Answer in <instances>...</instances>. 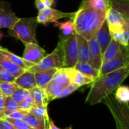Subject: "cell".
<instances>
[{
	"label": "cell",
	"mask_w": 129,
	"mask_h": 129,
	"mask_svg": "<svg viewBox=\"0 0 129 129\" xmlns=\"http://www.w3.org/2000/svg\"><path fill=\"white\" fill-rule=\"evenodd\" d=\"M129 76V68H124L98 77L92 83L85 103L97 104L111 95Z\"/></svg>",
	"instance_id": "obj_1"
},
{
	"label": "cell",
	"mask_w": 129,
	"mask_h": 129,
	"mask_svg": "<svg viewBox=\"0 0 129 129\" xmlns=\"http://www.w3.org/2000/svg\"><path fill=\"white\" fill-rule=\"evenodd\" d=\"M106 12L96 11L82 1L72 18L75 32L88 41L95 37L106 21Z\"/></svg>",
	"instance_id": "obj_2"
},
{
	"label": "cell",
	"mask_w": 129,
	"mask_h": 129,
	"mask_svg": "<svg viewBox=\"0 0 129 129\" xmlns=\"http://www.w3.org/2000/svg\"><path fill=\"white\" fill-rule=\"evenodd\" d=\"M38 22L36 17L19 18L15 25L9 29V34L20 40L24 45L28 43H38L36 38V30Z\"/></svg>",
	"instance_id": "obj_3"
},
{
	"label": "cell",
	"mask_w": 129,
	"mask_h": 129,
	"mask_svg": "<svg viewBox=\"0 0 129 129\" xmlns=\"http://www.w3.org/2000/svg\"><path fill=\"white\" fill-rule=\"evenodd\" d=\"M103 101L115 120L116 129H129V104L117 102L112 95Z\"/></svg>",
	"instance_id": "obj_4"
},
{
	"label": "cell",
	"mask_w": 129,
	"mask_h": 129,
	"mask_svg": "<svg viewBox=\"0 0 129 129\" xmlns=\"http://www.w3.org/2000/svg\"><path fill=\"white\" fill-rule=\"evenodd\" d=\"M59 43L63 53V68H74L78 62V42L76 33L68 37L60 36Z\"/></svg>",
	"instance_id": "obj_5"
},
{
	"label": "cell",
	"mask_w": 129,
	"mask_h": 129,
	"mask_svg": "<svg viewBox=\"0 0 129 129\" xmlns=\"http://www.w3.org/2000/svg\"><path fill=\"white\" fill-rule=\"evenodd\" d=\"M63 68V53L60 43L58 42L55 49L46 55L38 64L30 68L28 70L35 73L49 69H60Z\"/></svg>",
	"instance_id": "obj_6"
},
{
	"label": "cell",
	"mask_w": 129,
	"mask_h": 129,
	"mask_svg": "<svg viewBox=\"0 0 129 129\" xmlns=\"http://www.w3.org/2000/svg\"><path fill=\"white\" fill-rule=\"evenodd\" d=\"M129 67V46H121V49L118 55L112 59L103 63L100 69V76Z\"/></svg>",
	"instance_id": "obj_7"
},
{
	"label": "cell",
	"mask_w": 129,
	"mask_h": 129,
	"mask_svg": "<svg viewBox=\"0 0 129 129\" xmlns=\"http://www.w3.org/2000/svg\"><path fill=\"white\" fill-rule=\"evenodd\" d=\"M75 15V12H63L61 11L52 9L46 8L41 11H39L37 18L38 24H47L49 23H55L58 20L61 18H69L70 20H72Z\"/></svg>",
	"instance_id": "obj_8"
},
{
	"label": "cell",
	"mask_w": 129,
	"mask_h": 129,
	"mask_svg": "<svg viewBox=\"0 0 129 129\" xmlns=\"http://www.w3.org/2000/svg\"><path fill=\"white\" fill-rule=\"evenodd\" d=\"M106 22L107 24L110 35L112 36L123 32L125 18L115 9L110 8L106 12Z\"/></svg>",
	"instance_id": "obj_9"
},
{
	"label": "cell",
	"mask_w": 129,
	"mask_h": 129,
	"mask_svg": "<svg viewBox=\"0 0 129 129\" xmlns=\"http://www.w3.org/2000/svg\"><path fill=\"white\" fill-rule=\"evenodd\" d=\"M46 52L38 43H28L25 45L22 58L33 66L38 64L45 56Z\"/></svg>",
	"instance_id": "obj_10"
},
{
	"label": "cell",
	"mask_w": 129,
	"mask_h": 129,
	"mask_svg": "<svg viewBox=\"0 0 129 129\" xmlns=\"http://www.w3.org/2000/svg\"><path fill=\"white\" fill-rule=\"evenodd\" d=\"M18 19L9 3L0 1V28L11 29Z\"/></svg>",
	"instance_id": "obj_11"
},
{
	"label": "cell",
	"mask_w": 129,
	"mask_h": 129,
	"mask_svg": "<svg viewBox=\"0 0 129 129\" xmlns=\"http://www.w3.org/2000/svg\"><path fill=\"white\" fill-rule=\"evenodd\" d=\"M89 49H90V60L89 64L94 69L100 70L102 66V52L100 47L96 41L95 37L88 40Z\"/></svg>",
	"instance_id": "obj_12"
},
{
	"label": "cell",
	"mask_w": 129,
	"mask_h": 129,
	"mask_svg": "<svg viewBox=\"0 0 129 129\" xmlns=\"http://www.w3.org/2000/svg\"><path fill=\"white\" fill-rule=\"evenodd\" d=\"M66 71L69 78L71 84H72L78 89L84 85L92 84L95 81L94 79L84 76V75H82L81 72H79L74 68L66 69Z\"/></svg>",
	"instance_id": "obj_13"
},
{
	"label": "cell",
	"mask_w": 129,
	"mask_h": 129,
	"mask_svg": "<svg viewBox=\"0 0 129 129\" xmlns=\"http://www.w3.org/2000/svg\"><path fill=\"white\" fill-rule=\"evenodd\" d=\"M15 84L23 90H31L37 86L34 73L29 70L25 71L15 79Z\"/></svg>",
	"instance_id": "obj_14"
},
{
	"label": "cell",
	"mask_w": 129,
	"mask_h": 129,
	"mask_svg": "<svg viewBox=\"0 0 129 129\" xmlns=\"http://www.w3.org/2000/svg\"><path fill=\"white\" fill-rule=\"evenodd\" d=\"M95 37L96 39V41L100 47V49L103 54L112 40V37L110 35V33H109V28L106 21L103 23V24L96 32Z\"/></svg>",
	"instance_id": "obj_15"
},
{
	"label": "cell",
	"mask_w": 129,
	"mask_h": 129,
	"mask_svg": "<svg viewBox=\"0 0 129 129\" xmlns=\"http://www.w3.org/2000/svg\"><path fill=\"white\" fill-rule=\"evenodd\" d=\"M51 84L55 86L56 87L59 88L61 90L71 84L69 78L66 73V69H60L56 71L54 74L51 81L49 82Z\"/></svg>",
	"instance_id": "obj_16"
},
{
	"label": "cell",
	"mask_w": 129,
	"mask_h": 129,
	"mask_svg": "<svg viewBox=\"0 0 129 129\" xmlns=\"http://www.w3.org/2000/svg\"><path fill=\"white\" fill-rule=\"evenodd\" d=\"M78 42V61L89 62L90 49L88 41L77 34Z\"/></svg>",
	"instance_id": "obj_17"
},
{
	"label": "cell",
	"mask_w": 129,
	"mask_h": 129,
	"mask_svg": "<svg viewBox=\"0 0 129 129\" xmlns=\"http://www.w3.org/2000/svg\"><path fill=\"white\" fill-rule=\"evenodd\" d=\"M57 70L58 69H53L46 71L35 72L34 76H35L37 86L44 90L46 87V86L49 84V83L51 81L54 74L56 72Z\"/></svg>",
	"instance_id": "obj_18"
},
{
	"label": "cell",
	"mask_w": 129,
	"mask_h": 129,
	"mask_svg": "<svg viewBox=\"0 0 129 129\" xmlns=\"http://www.w3.org/2000/svg\"><path fill=\"white\" fill-rule=\"evenodd\" d=\"M0 52H1L3 55H5L7 58H9L11 61H12L14 64H15L16 66H18V67L21 68L22 69H24L25 71L28 70L30 68L34 66L32 64H30V63L25 61L22 58V57H19L18 55L14 54L13 52H10L7 49H5L3 47L0 46Z\"/></svg>",
	"instance_id": "obj_19"
},
{
	"label": "cell",
	"mask_w": 129,
	"mask_h": 129,
	"mask_svg": "<svg viewBox=\"0 0 129 129\" xmlns=\"http://www.w3.org/2000/svg\"><path fill=\"white\" fill-rule=\"evenodd\" d=\"M0 66L5 69L7 72H9L11 75H12L15 78L19 77L25 72V70L16 66L15 64L11 61L1 52H0Z\"/></svg>",
	"instance_id": "obj_20"
},
{
	"label": "cell",
	"mask_w": 129,
	"mask_h": 129,
	"mask_svg": "<svg viewBox=\"0 0 129 129\" xmlns=\"http://www.w3.org/2000/svg\"><path fill=\"white\" fill-rule=\"evenodd\" d=\"M74 69L81 72L84 76L94 80L100 77V70L94 69L89 64V62L78 61Z\"/></svg>",
	"instance_id": "obj_21"
},
{
	"label": "cell",
	"mask_w": 129,
	"mask_h": 129,
	"mask_svg": "<svg viewBox=\"0 0 129 129\" xmlns=\"http://www.w3.org/2000/svg\"><path fill=\"white\" fill-rule=\"evenodd\" d=\"M30 94L32 96L34 106H48L49 99L45 90L37 86L30 90Z\"/></svg>",
	"instance_id": "obj_22"
},
{
	"label": "cell",
	"mask_w": 129,
	"mask_h": 129,
	"mask_svg": "<svg viewBox=\"0 0 129 129\" xmlns=\"http://www.w3.org/2000/svg\"><path fill=\"white\" fill-rule=\"evenodd\" d=\"M121 49V46L118 43H117L115 40L112 39L109 45L108 46V47L106 48L105 52L103 53L102 62L105 63V62L112 59L113 58L116 57L118 55V54L120 52Z\"/></svg>",
	"instance_id": "obj_23"
},
{
	"label": "cell",
	"mask_w": 129,
	"mask_h": 129,
	"mask_svg": "<svg viewBox=\"0 0 129 129\" xmlns=\"http://www.w3.org/2000/svg\"><path fill=\"white\" fill-rule=\"evenodd\" d=\"M109 3L112 9L129 19V0H109Z\"/></svg>",
	"instance_id": "obj_24"
},
{
	"label": "cell",
	"mask_w": 129,
	"mask_h": 129,
	"mask_svg": "<svg viewBox=\"0 0 129 129\" xmlns=\"http://www.w3.org/2000/svg\"><path fill=\"white\" fill-rule=\"evenodd\" d=\"M24 120L26 122H27L29 125L32 127L34 129H48L49 128V124L46 121L37 117L36 115H33L30 112H28V114L26 115Z\"/></svg>",
	"instance_id": "obj_25"
},
{
	"label": "cell",
	"mask_w": 129,
	"mask_h": 129,
	"mask_svg": "<svg viewBox=\"0 0 129 129\" xmlns=\"http://www.w3.org/2000/svg\"><path fill=\"white\" fill-rule=\"evenodd\" d=\"M82 1L93 9L102 12H107L108 10L112 8L109 0H82Z\"/></svg>",
	"instance_id": "obj_26"
},
{
	"label": "cell",
	"mask_w": 129,
	"mask_h": 129,
	"mask_svg": "<svg viewBox=\"0 0 129 129\" xmlns=\"http://www.w3.org/2000/svg\"><path fill=\"white\" fill-rule=\"evenodd\" d=\"M115 100L123 104H129V86L120 85L115 90L114 94Z\"/></svg>",
	"instance_id": "obj_27"
},
{
	"label": "cell",
	"mask_w": 129,
	"mask_h": 129,
	"mask_svg": "<svg viewBox=\"0 0 129 129\" xmlns=\"http://www.w3.org/2000/svg\"><path fill=\"white\" fill-rule=\"evenodd\" d=\"M54 26L58 27L62 33V36L68 37L71 34L75 33V26L72 20H69L64 22H58L56 21L54 23Z\"/></svg>",
	"instance_id": "obj_28"
},
{
	"label": "cell",
	"mask_w": 129,
	"mask_h": 129,
	"mask_svg": "<svg viewBox=\"0 0 129 129\" xmlns=\"http://www.w3.org/2000/svg\"><path fill=\"white\" fill-rule=\"evenodd\" d=\"M4 109H5V115L6 117H7L11 113L21 109L19 106V103H18L16 101H15L11 96L5 97V104H4Z\"/></svg>",
	"instance_id": "obj_29"
},
{
	"label": "cell",
	"mask_w": 129,
	"mask_h": 129,
	"mask_svg": "<svg viewBox=\"0 0 129 129\" xmlns=\"http://www.w3.org/2000/svg\"><path fill=\"white\" fill-rule=\"evenodd\" d=\"M30 113L36 115L37 117L46 121L47 123L49 121V117L48 115V109L47 106H33L30 111Z\"/></svg>",
	"instance_id": "obj_30"
},
{
	"label": "cell",
	"mask_w": 129,
	"mask_h": 129,
	"mask_svg": "<svg viewBox=\"0 0 129 129\" xmlns=\"http://www.w3.org/2000/svg\"><path fill=\"white\" fill-rule=\"evenodd\" d=\"M18 87L15 83L10 82H0V91L4 95L5 97L11 96L15 90H17Z\"/></svg>",
	"instance_id": "obj_31"
},
{
	"label": "cell",
	"mask_w": 129,
	"mask_h": 129,
	"mask_svg": "<svg viewBox=\"0 0 129 129\" xmlns=\"http://www.w3.org/2000/svg\"><path fill=\"white\" fill-rule=\"evenodd\" d=\"M6 119L8 120L15 129H34L24 119H14L11 118H6Z\"/></svg>",
	"instance_id": "obj_32"
},
{
	"label": "cell",
	"mask_w": 129,
	"mask_h": 129,
	"mask_svg": "<svg viewBox=\"0 0 129 129\" xmlns=\"http://www.w3.org/2000/svg\"><path fill=\"white\" fill-rule=\"evenodd\" d=\"M15 78L0 66V82L15 83Z\"/></svg>",
	"instance_id": "obj_33"
},
{
	"label": "cell",
	"mask_w": 129,
	"mask_h": 129,
	"mask_svg": "<svg viewBox=\"0 0 129 129\" xmlns=\"http://www.w3.org/2000/svg\"><path fill=\"white\" fill-rule=\"evenodd\" d=\"M78 88L75 87V86H73L72 84H70L69 86L64 87V89H62L59 93L56 96V98L55 99H60V98H64L66 97L69 95H70L71 93H72L73 92H75V90H77Z\"/></svg>",
	"instance_id": "obj_34"
},
{
	"label": "cell",
	"mask_w": 129,
	"mask_h": 129,
	"mask_svg": "<svg viewBox=\"0 0 129 129\" xmlns=\"http://www.w3.org/2000/svg\"><path fill=\"white\" fill-rule=\"evenodd\" d=\"M11 97L16 101L18 103H20L21 102H22L24 100V90L18 87L17 90H15L14 91V93L12 94Z\"/></svg>",
	"instance_id": "obj_35"
},
{
	"label": "cell",
	"mask_w": 129,
	"mask_h": 129,
	"mask_svg": "<svg viewBox=\"0 0 129 129\" xmlns=\"http://www.w3.org/2000/svg\"><path fill=\"white\" fill-rule=\"evenodd\" d=\"M27 114H28V112H26L22 109H19V110H17V111L11 113L6 118H14V119H24V118L26 117V115Z\"/></svg>",
	"instance_id": "obj_36"
},
{
	"label": "cell",
	"mask_w": 129,
	"mask_h": 129,
	"mask_svg": "<svg viewBox=\"0 0 129 129\" xmlns=\"http://www.w3.org/2000/svg\"><path fill=\"white\" fill-rule=\"evenodd\" d=\"M4 104H5V96L0 91V119H6V115H5V109H4Z\"/></svg>",
	"instance_id": "obj_37"
},
{
	"label": "cell",
	"mask_w": 129,
	"mask_h": 129,
	"mask_svg": "<svg viewBox=\"0 0 129 129\" xmlns=\"http://www.w3.org/2000/svg\"><path fill=\"white\" fill-rule=\"evenodd\" d=\"M0 129H15V128L8 120L0 119Z\"/></svg>",
	"instance_id": "obj_38"
},
{
	"label": "cell",
	"mask_w": 129,
	"mask_h": 129,
	"mask_svg": "<svg viewBox=\"0 0 129 129\" xmlns=\"http://www.w3.org/2000/svg\"><path fill=\"white\" fill-rule=\"evenodd\" d=\"M24 100L25 102L28 103L29 104H30L31 106H34L32 96L30 94V90H24Z\"/></svg>",
	"instance_id": "obj_39"
},
{
	"label": "cell",
	"mask_w": 129,
	"mask_h": 129,
	"mask_svg": "<svg viewBox=\"0 0 129 129\" xmlns=\"http://www.w3.org/2000/svg\"><path fill=\"white\" fill-rule=\"evenodd\" d=\"M19 106H20V109H21L30 112V109H31V108H32L33 106H31V105L29 104L28 103H27V102H25L24 100H23L22 102H21V103H19Z\"/></svg>",
	"instance_id": "obj_40"
},
{
	"label": "cell",
	"mask_w": 129,
	"mask_h": 129,
	"mask_svg": "<svg viewBox=\"0 0 129 129\" xmlns=\"http://www.w3.org/2000/svg\"><path fill=\"white\" fill-rule=\"evenodd\" d=\"M35 7L39 11H41V10L46 9V6H44V4L43 3L41 0H35Z\"/></svg>",
	"instance_id": "obj_41"
},
{
	"label": "cell",
	"mask_w": 129,
	"mask_h": 129,
	"mask_svg": "<svg viewBox=\"0 0 129 129\" xmlns=\"http://www.w3.org/2000/svg\"><path fill=\"white\" fill-rule=\"evenodd\" d=\"M46 8H52V6L55 4V0H41Z\"/></svg>",
	"instance_id": "obj_42"
},
{
	"label": "cell",
	"mask_w": 129,
	"mask_h": 129,
	"mask_svg": "<svg viewBox=\"0 0 129 129\" xmlns=\"http://www.w3.org/2000/svg\"><path fill=\"white\" fill-rule=\"evenodd\" d=\"M49 124V128L48 129H60L59 127H58L57 126H55V124L53 123V121H52L51 118H49V121L48 122Z\"/></svg>",
	"instance_id": "obj_43"
},
{
	"label": "cell",
	"mask_w": 129,
	"mask_h": 129,
	"mask_svg": "<svg viewBox=\"0 0 129 129\" xmlns=\"http://www.w3.org/2000/svg\"><path fill=\"white\" fill-rule=\"evenodd\" d=\"M3 37V34L2 32H0V40H1Z\"/></svg>",
	"instance_id": "obj_44"
},
{
	"label": "cell",
	"mask_w": 129,
	"mask_h": 129,
	"mask_svg": "<svg viewBox=\"0 0 129 129\" xmlns=\"http://www.w3.org/2000/svg\"><path fill=\"white\" fill-rule=\"evenodd\" d=\"M66 129H72V126H69V127H67V128H66Z\"/></svg>",
	"instance_id": "obj_45"
},
{
	"label": "cell",
	"mask_w": 129,
	"mask_h": 129,
	"mask_svg": "<svg viewBox=\"0 0 129 129\" xmlns=\"http://www.w3.org/2000/svg\"><path fill=\"white\" fill-rule=\"evenodd\" d=\"M128 68H129V67H128Z\"/></svg>",
	"instance_id": "obj_46"
}]
</instances>
